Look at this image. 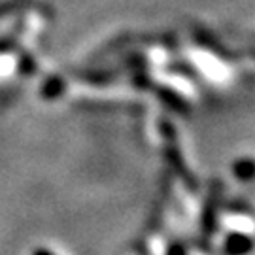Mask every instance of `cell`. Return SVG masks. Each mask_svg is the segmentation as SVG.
Segmentation results:
<instances>
[{"label": "cell", "mask_w": 255, "mask_h": 255, "mask_svg": "<svg viewBox=\"0 0 255 255\" xmlns=\"http://www.w3.org/2000/svg\"><path fill=\"white\" fill-rule=\"evenodd\" d=\"M27 6V0H6V2H0V17L6 15V13H11L15 9H21Z\"/></svg>", "instance_id": "cell-1"}, {"label": "cell", "mask_w": 255, "mask_h": 255, "mask_svg": "<svg viewBox=\"0 0 255 255\" xmlns=\"http://www.w3.org/2000/svg\"><path fill=\"white\" fill-rule=\"evenodd\" d=\"M36 255H47V254H46V252H38Z\"/></svg>", "instance_id": "cell-2"}]
</instances>
